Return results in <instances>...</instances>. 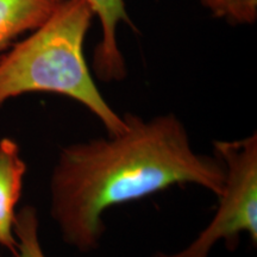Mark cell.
<instances>
[{
    "label": "cell",
    "instance_id": "9c48e42d",
    "mask_svg": "<svg viewBox=\"0 0 257 257\" xmlns=\"http://www.w3.org/2000/svg\"><path fill=\"white\" fill-rule=\"evenodd\" d=\"M0 257H2V253H0Z\"/></svg>",
    "mask_w": 257,
    "mask_h": 257
},
{
    "label": "cell",
    "instance_id": "277c9868",
    "mask_svg": "<svg viewBox=\"0 0 257 257\" xmlns=\"http://www.w3.org/2000/svg\"><path fill=\"white\" fill-rule=\"evenodd\" d=\"M100 23L101 37L94 48L92 68L102 82L121 81L126 78V64L118 46V29L133 25L124 0H85Z\"/></svg>",
    "mask_w": 257,
    "mask_h": 257
},
{
    "label": "cell",
    "instance_id": "ba28073f",
    "mask_svg": "<svg viewBox=\"0 0 257 257\" xmlns=\"http://www.w3.org/2000/svg\"><path fill=\"white\" fill-rule=\"evenodd\" d=\"M213 17L231 25H251L257 21V0H200Z\"/></svg>",
    "mask_w": 257,
    "mask_h": 257
},
{
    "label": "cell",
    "instance_id": "3957f363",
    "mask_svg": "<svg viewBox=\"0 0 257 257\" xmlns=\"http://www.w3.org/2000/svg\"><path fill=\"white\" fill-rule=\"evenodd\" d=\"M214 154L225 166V186L216 216L182 251H157L153 257H208L219 240L234 251L242 233L257 243V135L237 141H214Z\"/></svg>",
    "mask_w": 257,
    "mask_h": 257
},
{
    "label": "cell",
    "instance_id": "5b68a950",
    "mask_svg": "<svg viewBox=\"0 0 257 257\" xmlns=\"http://www.w3.org/2000/svg\"><path fill=\"white\" fill-rule=\"evenodd\" d=\"M27 163L21 157L18 144L11 138L0 141V245L14 255L17 239L14 233L16 206L23 191Z\"/></svg>",
    "mask_w": 257,
    "mask_h": 257
},
{
    "label": "cell",
    "instance_id": "7a4b0ae2",
    "mask_svg": "<svg viewBox=\"0 0 257 257\" xmlns=\"http://www.w3.org/2000/svg\"><path fill=\"white\" fill-rule=\"evenodd\" d=\"M94 18L85 0H61L40 27L0 56V107L28 93H54L85 106L108 136L123 133V115L105 100L85 57Z\"/></svg>",
    "mask_w": 257,
    "mask_h": 257
},
{
    "label": "cell",
    "instance_id": "6da1fadb",
    "mask_svg": "<svg viewBox=\"0 0 257 257\" xmlns=\"http://www.w3.org/2000/svg\"><path fill=\"white\" fill-rule=\"evenodd\" d=\"M123 118L119 135L63 147L51 173L50 214L64 242L81 252L99 248L107 208L178 185L201 186L217 197L224 189V163L195 153L175 114Z\"/></svg>",
    "mask_w": 257,
    "mask_h": 257
},
{
    "label": "cell",
    "instance_id": "52a82bcc",
    "mask_svg": "<svg viewBox=\"0 0 257 257\" xmlns=\"http://www.w3.org/2000/svg\"><path fill=\"white\" fill-rule=\"evenodd\" d=\"M14 233L17 239L15 257H46L38 238V217L32 206H25L16 213Z\"/></svg>",
    "mask_w": 257,
    "mask_h": 257
},
{
    "label": "cell",
    "instance_id": "8992f818",
    "mask_svg": "<svg viewBox=\"0 0 257 257\" xmlns=\"http://www.w3.org/2000/svg\"><path fill=\"white\" fill-rule=\"evenodd\" d=\"M61 0H0V56L43 23Z\"/></svg>",
    "mask_w": 257,
    "mask_h": 257
}]
</instances>
